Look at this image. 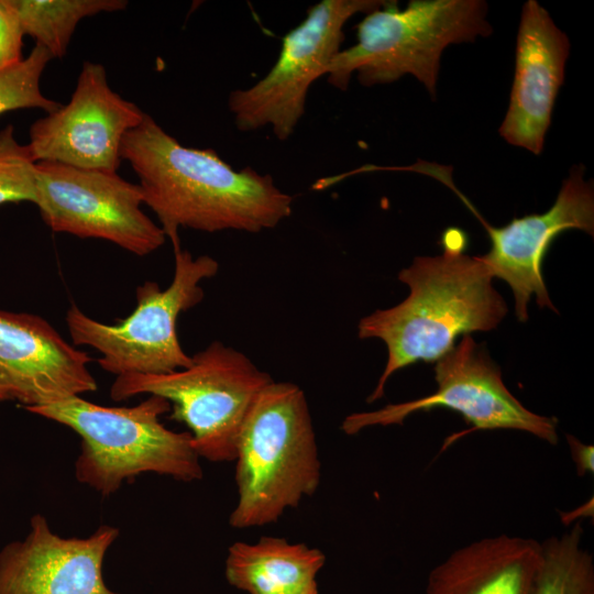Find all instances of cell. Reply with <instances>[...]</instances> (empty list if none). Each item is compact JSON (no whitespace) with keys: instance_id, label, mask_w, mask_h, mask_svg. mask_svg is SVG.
<instances>
[{"instance_id":"1","label":"cell","mask_w":594,"mask_h":594,"mask_svg":"<svg viewBox=\"0 0 594 594\" xmlns=\"http://www.w3.org/2000/svg\"><path fill=\"white\" fill-rule=\"evenodd\" d=\"M120 156L174 250L180 248L179 228L258 233L292 213L293 197L271 175L235 170L212 150L184 146L147 113L124 135Z\"/></svg>"},{"instance_id":"2","label":"cell","mask_w":594,"mask_h":594,"mask_svg":"<svg viewBox=\"0 0 594 594\" xmlns=\"http://www.w3.org/2000/svg\"><path fill=\"white\" fill-rule=\"evenodd\" d=\"M398 279L409 287L407 298L358 324L360 339L376 338L387 348V362L367 403L383 397L395 372L418 361H438L454 348L458 336L491 331L507 314L479 256L444 249L438 256L416 257Z\"/></svg>"},{"instance_id":"3","label":"cell","mask_w":594,"mask_h":594,"mask_svg":"<svg viewBox=\"0 0 594 594\" xmlns=\"http://www.w3.org/2000/svg\"><path fill=\"white\" fill-rule=\"evenodd\" d=\"M234 461L233 528L275 522L317 491L321 465L306 395L298 385L273 381L260 393L241 428Z\"/></svg>"},{"instance_id":"4","label":"cell","mask_w":594,"mask_h":594,"mask_svg":"<svg viewBox=\"0 0 594 594\" xmlns=\"http://www.w3.org/2000/svg\"><path fill=\"white\" fill-rule=\"evenodd\" d=\"M25 409L80 436L75 476L102 495L146 472L184 482L202 477L191 435L161 422V416L170 411V403L161 396L150 395L133 407L100 406L73 396Z\"/></svg>"},{"instance_id":"5","label":"cell","mask_w":594,"mask_h":594,"mask_svg":"<svg viewBox=\"0 0 594 594\" xmlns=\"http://www.w3.org/2000/svg\"><path fill=\"white\" fill-rule=\"evenodd\" d=\"M356 30V43L341 50L326 70L330 85L346 90L353 74L366 87L411 75L432 98L446 47L493 32L482 0H411L404 10L386 1Z\"/></svg>"},{"instance_id":"6","label":"cell","mask_w":594,"mask_h":594,"mask_svg":"<svg viewBox=\"0 0 594 594\" xmlns=\"http://www.w3.org/2000/svg\"><path fill=\"white\" fill-rule=\"evenodd\" d=\"M191 364L160 375L116 377L110 396L120 402L140 394L170 403L169 418L184 424L200 458L234 461L244 420L260 393L274 380L244 353L212 341Z\"/></svg>"},{"instance_id":"7","label":"cell","mask_w":594,"mask_h":594,"mask_svg":"<svg viewBox=\"0 0 594 594\" xmlns=\"http://www.w3.org/2000/svg\"><path fill=\"white\" fill-rule=\"evenodd\" d=\"M172 283L165 289L153 280L136 287V307L116 324L97 321L76 305L66 312V324L75 345L100 353L101 369L117 376L160 375L188 367L193 359L182 348L176 330L182 312L205 296L200 283L213 277L219 263L209 255L194 257L182 248L174 250Z\"/></svg>"},{"instance_id":"8","label":"cell","mask_w":594,"mask_h":594,"mask_svg":"<svg viewBox=\"0 0 594 594\" xmlns=\"http://www.w3.org/2000/svg\"><path fill=\"white\" fill-rule=\"evenodd\" d=\"M385 0H322L282 40L271 70L256 84L229 95L228 107L237 128L255 131L271 127L275 136L287 140L305 113L311 84L326 75L341 51L344 25L358 13H369Z\"/></svg>"},{"instance_id":"9","label":"cell","mask_w":594,"mask_h":594,"mask_svg":"<svg viewBox=\"0 0 594 594\" xmlns=\"http://www.w3.org/2000/svg\"><path fill=\"white\" fill-rule=\"evenodd\" d=\"M437 391L409 402L388 404L373 411L354 413L345 417L341 429L355 435L374 426L403 425L419 411L448 408L462 415L472 430H517L556 446L558 420L526 408L506 387L499 366L470 334L435 366Z\"/></svg>"},{"instance_id":"10","label":"cell","mask_w":594,"mask_h":594,"mask_svg":"<svg viewBox=\"0 0 594 594\" xmlns=\"http://www.w3.org/2000/svg\"><path fill=\"white\" fill-rule=\"evenodd\" d=\"M35 168V205L53 232L102 239L139 256L165 243L161 226L141 209L140 186L117 172L54 162H37Z\"/></svg>"},{"instance_id":"11","label":"cell","mask_w":594,"mask_h":594,"mask_svg":"<svg viewBox=\"0 0 594 594\" xmlns=\"http://www.w3.org/2000/svg\"><path fill=\"white\" fill-rule=\"evenodd\" d=\"M145 112L113 91L103 65L85 62L69 102L30 127L33 160L117 172L124 135Z\"/></svg>"},{"instance_id":"12","label":"cell","mask_w":594,"mask_h":594,"mask_svg":"<svg viewBox=\"0 0 594 594\" xmlns=\"http://www.w3.org/2000/svg\"><path fill=\"white\" fill-rule=\"evenodd\" d=\"M491 249L479 256L493 277L505 280L515 297V312L520 322L528 320V304L534 295L541 308L558 312L551 301L541 265L547 251L561 232L578 229L594 233V189L584 179V167L574 166L551 208L543 213L514 218L499 228L483 222Z\"/></svg>"},{"instance_id":"13","label":"cell","mask_w":594,"mask_h":594,"mask_svg":"<svg viewBox=\"0 0 594 594\" xmlns=\"http://www.w3.org/2000/svg\"><path fill=\"white\" fill-rule=\"evenodd\" d=\"M90 362L42 317L0 310V383L24 409L95 392Z\"/></svg>"},{"instance_id":"14","label":"cell","mask_w":594,"mask_h":594,"mask_svg":"<svg viewBox=\"0 0 594 594\" xmlns=\"http://www.w3.org/2000/svg\"><path fill=\"white\" fill-rule=\"evenodd\" d=\"M119 530L100 526L86 538L54 534L40 514L23 540L0 551V594H120L102 576L107 550Z\"/></svg>"},{"instance_id":"15","label":"cell","mask_w":594,"mask_h":594,"mask_svg":"<svg viewBox=\"0 0 594 594\" xmlns=\"http://www.w3.org/2000/svg\"><path fill=\"white\" fill-rule=\"evenodd\" d=\"M569 52L565 33L539 2L528 0L518 26L509 106L499 128L506 142L541 153Z\"/></svg>"},{"instance_id":"16","label":"cell","mask_w":594,"mask_h":594,"mask_svg":"<svg viewBox=\"0 0 594 594\" xmlns=\"http://www.w3.org/2000/svg\"><path fill=\"white\" fill-rule=\"evenodd\" d=\"M541 542L498 535L453 551L429 573L426 594H532Z\"/></svg>"},{"instance_id":"17","label":"cell","mask_w":594,"mask_h":594,"mask_svg":"<svg viewBox=\"0 0 594 594\" xmlns=\"http://www.w3.org/2000/svg\"><path fill=\"white\" fill-rule=\"evenodd\" d=\"M324 561L319 549L267 536L232 543L224 573L230 585L249 594H308Z\"/></svg>"},{"instance_id":"18","label":"cell","mask_w":594,"mask_h":594,"mask_svg":"<svg viewBox=\"0 0 594 594\" xmlns=\"http://www.w3.org/2000/svg\"><path fill=\"white\" fill-rule=\"evenodd\" d=\"M24 35L62 58L78 23L87 16L127 8L125 0H8Z\"/></svg>"},{"instance_id":"19","label":"cell","mask_w":594,"mask_h":594,"mask_svg":"<svg viewBox=\"0 0 594 594\" xmlns=\"http://www.w3.org/2000/svg\"><path fill=\"white\" fill-rule=\"evenodd\" d=\"M532 594H594L593 557L583 547L580 524L541 542V564Z\"/></svg>"},{"instance_id":"20","label":"cell","mask_w":594,"mask_h":594,"mask_svg":"<svg viewBox=\"0 0 594 594\" xmlns=\"http://www.w3.org/2000/svg\"><path fill=\"white\" fill-rule=\"evenodd\" d=\"M43 46L35 44L26 57L0 68V114L28 108L51 113L62 103L46 98L41 90V77L52 59Z\"/></svg>"},{"instance_id":"21","label":"cell","mask_w":594,"mask_h":594,"mask_svg":"<svg viewBox=\"0 0 594 594\" xmlns=\"http://www.w3.org/2000/svg\"><path fill=\"white\" fill-rule=\"evenodd\" d=\"M36 162L29 146L14 136V128L0 131V205L36 201Z\"/></svg>"},{"instance_id":"22","label":"cell","mask_w":594,"mask_h":594,"mask_svg":"<svg viewBox=\"0 0 594 594\" xmlns=\"http://www.w3.org/2000/svg\"><path fill=\"white\" fill-rule=\"evenodd\" d=\"M23 32L8 0H0V68L22 58Z\"/></svg>"},{"instance_id":"23","label":"cell","mask_w":594,"mask_h":594,"mask_svg":"<svg viewBox=\"0 0 594 594\" xmlns=\"http://www.w3.org/2000/svg\"><path fill=\"white\" fill-rule=\"evenodd\" d=\"M566 442L571 453L572 461L579 476L593 474L594 472V447L586 444L575 438L566 435Z\"/></svg>"},{"instance_id":"24","label":"cell","mask_w":594,"mask_h":594,"mask_svg":"<svg viewBox=\"0 0 594 594\" xmlns=\"http://www.w3.org/2000/svg\"><path fill=\"white\" fill-rule=\"evenodd\" d=\"M466 243L465 233L459 229H448L442 237V245L447 250L463 252Z\"/></svg>"},{"instance_id":"25","label":"cell","mask_w":594,"mask_h":594,"mask_svg":"<svg viewBox=\"0 0 594 594\" xmlns=\"http://www.w3.org/2000/svg\"><path fill=\"white\" fill-rule=\"evenodd\" d=\"M11 400V397L6 387L0 383V403Z\"/></svg>"},{"instance_id":"26","label":"cell","mask_w":594,"mask_h":594,"mask_svg":"<svg viewBox=\"0 0 594 594\" xmlns=\"http://www.w3.org/2000/svg\"><path fill=\"white\" fill-rule=\"evenodd\" d=\"M308 594H318V590L315 588V590H312L311 592H309Z\"/></svg>"}]
</instances>
